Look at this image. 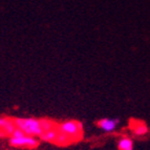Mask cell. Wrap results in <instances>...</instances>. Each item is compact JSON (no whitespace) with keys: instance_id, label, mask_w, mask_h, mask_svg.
Here are the masks:
<instances>
[{"instance_id":"cell-6","label":"cell","mask_w":150,"mask_h":150,"mask_svg":"<svg viewBox=\"0 0 150 150\" xmlns=\"http://www.w3.org/2000/svg\"><path fill=\"white\" fill-rule=\"evenodd\" d=\"M120 124L119 119H110V118H104L101 119L98 122V127L102 129L105 132H113Z\"/></svg>"},{"instance_id":"cell-4","label":"cell","mask_w":150,"mask_h":150,"mask_svg":"<svg viewBox=\"0 0 150 150\" xmlns=\"http://www.w3.org/2000/svg\"><path fill=\"white\" fill-rule=\"evenodd\" d=\"M129 128L135 137H144L149 132V127L142 121L131 120L129 123Z\"/></svg>"},{"instance_id":"cell-1","label":"cell","mask_w":150,"mask_h":150,"mask_svg":"<svg viewBox=\"0 0 150 150\" xmlns=\"http://www.w3.org/2000/svg\"><path fill=\"white\" fill-rule=\"evenodd\" d=\"M14 123L17 128L21 129L25 134L32 137H40L43 133V129L41 127V120L34 118H16L14 119Z\"/></svg>"},{"instance_id":"cell-2","label":"cell","mask_w":150,"mask_h":150,"mask_svg":"<svg viewBox=\"0 0 150 150\" xmlns=\"http://www.w3.org/2000/svg\"><path fill=\"white\" fill-rule=\"evenodd\" d=\"M57 129L60 132L69 135L71 139L76 140L82 133L83 126L80 122H77V121H66V122H63L57 125Z\"/></svg>"},{"instance_id":"cell-5","label":"cell","mask_w":150,"mask_h":150,"mask_svg":"<svg viewBox=\"0 0 150 150\" xmlns=\"http://www.w3.org/2000/svg\"><path fill=\"white\" fill-rule=\"evenodd\" d=\"M16 125L14 123V119L1 118L0 117V137H5V135H12L15 131Z\"/></svg>"},{"instance_id":"cell-10","label":"cell","mask_w":150,"mask_h":150,"mask_svg":"<svg viewBox=\"0 0 150 150\" xmlns=\"http://www.w3.org/2000/svg\"><path fill=\"white\" fill-rule=\"evenodd\" d=\"M41 127H42L43 131H47V130L54 129V128L57 127L56 124H54L52 121L46 120V119H42L41 120Z\"/></svg>"},{"instance_id":"cell-7","label":"cell","mask_w":150,"mask_h":150,"mask_svg":"<svg viewBox=\"0 0 150 150\" xmlns=\"http://www.w3.org/2000/svg\"><path fill=\"white\" fill-rule=\"evenodd\" d=\"M118 149L119 150H133L134 143L133 140L129 137H122L118 140Z\"/></svg>"},{"instance_id":"cell-3","label":"cell","mask_w":150,"mask_h":150,"mask_svg":"<svg viewBox=\"0 0 150 150\" xmlns=\"http://www.w3.org/2000/svg\"><path fill=\"white\" fill-rule=\"evenodd\" d=\"M10 145L13 146L15 148H28V149H33V148H36L39 145V141L35 137H32V135L25 134L20 138H10Z\"/></svg>"},{"instance_id":"cell-11","label":"cell","mask_w":150,"mask_h":150,"mask_svg":"<svg viewBox=\"0 0 150 150\" xmlns=\"http://www.w3.org/2000/svg\"><path fill=\"white\" fill-rule=\"evenodd\" d=\"M23 135H25V133L23 132L22 130L19 129V128H16L15 131L13 132V134L11 135V137H13V138H20V137H23ZM10 137V138H11Z\"/></svg>"},{"instance_id":"cell-8","label":"cell","mask_w":150,"mask_h":150,"mask_svg":"<svg viewBox=\"0 0 150 150\" xmlns=\"http://www.w3.org/2000/svg\"><path fill=\"white\" fill-rule=\"evenodd\" d=\"M57 135H58V129H57V127H56V128H54V129L47 130V131H43V133L39 138H40V140L43 141V142L55 143Z\"/></svg>"},{"instance_id":"cell-9","label":"cell","mask_w":150,"mask_h":150,"mask_svg":"<svg viewBox=\"0 0 150 150\" xmlns=\"http://www.w3.org/2000/svg\"><path fill=\"white\" fill-rule=\"evenodd\" d=\"M74 139H71L69 135L65 134L63 132H60L59 130H58V135L57 138H56L55 143L58 144V145H68L70 142H73Z\"/></svg>"}]
</instances>
